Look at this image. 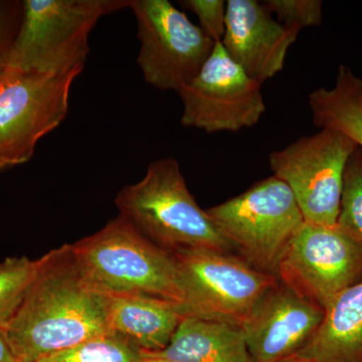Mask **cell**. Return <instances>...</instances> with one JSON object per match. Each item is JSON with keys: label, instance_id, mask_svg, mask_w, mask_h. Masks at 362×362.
I'll return each mask as SVG.
<instances>
[{"label": "cell", "instance_id": "12", "mask_svg": "<svg viewBox=\"0 0 362 362\" xmlns=\"http://www.w3.org/2000/svg\"><path fill=\"white\" fill-rule=\"evenodd\" d=\"M323 317V308L278 279L242 326L252 362H282L296 356Z\"/></svg>", "mask_w": 362, "mask_h": 362}, {"label": "cell", "instance_id": "24", "mask_svg": "<svg viewBox=\"0 0 362 362\" xmlns=\"http://www.w3.org/2000/svg\"><path fill=\"white\" fill-rule=\"evenodd\" d=\"M0 362H20L14 356L2 327H0Z\"/></svg>", "mask_w": 362, "mask_h": 362}, {"label": "cell", "instance_id": "16", "mask_svg": "<svg viewBox=\"0 0 362 362\" xmlns=\"http://www.w3.org/2000/svg\"><path fill=\"white\" fill-rule=\"evenodd\" d=\"M175 362H252L240 326L185 317L168 346L156 351Z\"/></svg>", "mask_w": 362, "mask_h": 362}, {"label": "cell", "instance_id": "22", "mask_svg": "<svg viewBox=\"0 0 362 362\" xmlns=\"http://www.w3.org/2000/svg\"><path fill=\"white\" fill-rule=\"evenodd\" d=\"M181 6L194 13L199 21V28L214 42L223 40L226 30V9L225 0H183Z\"/></svg>", "mask_w": 362, "mask_h": 362}, {"label": "cell", "instance_id": "10", "mask_svg": "<svg viewBox=\"0 0 362 362\" xmlns=\"http://www.w3.org/2000/svg\"><path fill=\"white\" fill-rule=\"evenodd\" d=\"M277 278L325 309L362 281V244L334 226L304 221L279 262Z\"/></svg>", "mask_w": 362, "mask_h": 362}, {"label": "cell", "instance_id": "6", "mask_svg": "<svg viewBox=\"0 0 362 362\" xmlns=\"http://www.w3.org/2000/svg\"><path fill=\"white\" fill-rule=\"evenodd\" d=\"M206 211L245 261L276 277L286 247L305 221L291 189L275 175Z\"/></svg>", "mask_w": 362, "mask_h": 362}, {"label": "cell", "instance_id": "20", "mask_svg": "<svg viewBox=\"0 0 362 362\" xmlns=\"http://www.w3.org/2000/svg\"><path fill=\"white\" fill-rule=\"evenodd\" d=\"M337 226L362 244V150L357 148L345 168Z\"/></svg>", "mask_w": 362, "mask_h": 362}, {"label": "cell", "instance_id": "27", "mask_svg": "<svg viewBox=\"0 0 362 362\" xmlns=\"http://www.w3.org/2000/svg\"><path fill=\"white\" fill-rule=\"evenodd\" d=\"M20 362H23V361H20Z\"/></svg>", "mask_w": 362, "mask_h": 362}, {"label": "cell", "instance_id": "17", "mask_svg": "<svg viewBox=\"0 0 362 362\" xmlns=\"http://www.w3.org/2000/svg\"><path fill=\"white\" fill-rule=\"evenodd\" d=\"M309 106L317 127L338 131L362 150V78L351 69L340 65L334 86L314 90Z\"/></svg>", "mask_w": 362, "mask_h": 362}, {"label": "cell", "instance_id": "15", "mask_svg": "<svg viewBox=\"0 0 362 362\" xmlns=\"http://www.w3.org/2000/svg\"><path fill=\"white\" fill-rule=\"evenodd\" d=\"M293 357L309 362H362V281L327 305L316 334Z\"/></svg>", "mask_w": 362, "mask_h": 362}, {"label": "cell", "instance_id": "14", "mask_svg": "<svg viewBox=\"0 0 362 362\" xmlns=\"http://www.w3.org/2000/svg\"><path fill=\"white\" fill-rule=\"evenodd\" d=\"M180 304L143 295L108 296L111 334L127 340L142 351H161L182 321Z\"/></svg>", "mask_w": 362, "mask_h": 362}, {"label": "cell", "instance_id": "5", "mask_svg": "<svg viewBox=\"0 0 362 362\" xmlns=\"http://www.w3.org/2000/svg\"><path fill=\"white\" fill-rule=\"evenodd\" d=\"M177 269L183 318L240 326L278 278L250 265L240 255L214 250L171 252Z\"/></svg>", "mask_w": 362, "mask_h": 362}, {"label": "cell", "instance_id": "28", "mask_svg": "<svg viewBox=\"0 0 362 362\" xmlns=\"http://www.w3.org/2000/svg\"><path fill=\"white\" fill-rule=\"evenodd\" d=\"M307 362H309V361H307Z\"/></svg>", "mask_w": 362, "mask_h": 362}, {"label": "cell", "instance_id": "21", "mask_svg": "<svg viewBox=\"0 0 362 362\" xmlns=\"http://www.w3.org/2000/svg\"><path fill=\"white\" fill-rule=\"evenodd\" d=\"M263 4L279 23L298 32L323 21L321 0H266Z\"/></svg>", "mask_w": 362, "mask_h": 362}, {"label": "cell", "instance_id": "8", "mask_svg": "<svg viewBox=\"0 0 362 362\" xmlns=\"http://www.w3.org/2000/svg\"><path fill=\"white\" fill-rule=\"evenodd\" d=\"M140 51L137 64L152 87L178 93L201 71L213 40L168 0H131Z\"/></svg>", "mask_w": 362, "mask_h": 362}, {"label": "cell", "instance_id": "1", "mask_svg": "<svg viewBox=\"0 0 362 362\" xmlns=\"http://www.w3.org/2000/svg\"><path fill=\"white\" fill-rule=\"evenodd\" d=\"M37 261L32 284L4 328L18 361L35 362L111 334L108 296L85 277L71 245L52 250Z\"/></svg>", "mask_w": 362, "mask_h": 362}, {"label": "cell", "instance_id": "11", "mask_svg": "<svg viewBox=\"0 0 362 362\" xmlns=\"http://www.w3.org/2000/svg\"><path fill=\"white\" fill-rule=\"evenodd\" d=\"M261 87L216 42L199 74L177 93L181 125L206 133L251 128L266 112Z\"/></svg>", "mask_w": 362, "mask_h": 362}, {"label": "cell", "instance_id": "18", "mask_svg": "<svg viewBox=\"0 0 362 362\" xmlns=\"http://www.w3.org/2000/svg\"><path fill=\"white\" fill-rule=\"evenodd\" d=\"M142 350L127 340L109 334L93 338L35 362H141Z\"/></svg>", "mask_w": 362, "mask_h": 362}, {"label": "cell", "instance_id": "3", "mask_svg": "<svg viewBox=\"0 0 362 362\" xmlns=\"http://www.w3.org/2000/svg\"><path fill=\"white\" fill-rule=\"evenodd\" d=\"M90 285L107 296L143 295L180 304L173 255L118 214L89 237L71 244Z\"/></svg>", "mask_w": 362, "mask_h": 362}, {"label": "cell", "instance_id": "7", "mask_svg": "<svg viewBox=\"0 0 362 362\" xmlns=\"http://www.w3.org/2000/svg\"><path fill=\"white\" fill-rule=\"evenodd\" d=\"M81 74L6 71L0 80V175L30 161L40 140L65 120Z\"/></svg>", "mask_w": 362, "mask_h": 362}, {"label": "cell", "instance_id": "25", "mask_svg": "<svg viewBox=\"0 0 362 362\" xmlns=\"http://www.w3.org/2000/svg\"><path fill=\"white\" fill-rule=\"evenodd\" d=\"M141 362H175L169 361L168 358H164L156 352L142 351V361Z\"/></svg>", "mask_w": 362, "mask_h": 362}, {"label": "cell", "instance_id": "2", "mask_svg": "<svg viewBox=\"0 0 362 362\" xmlns=\"http://www.w3.org/2000/svg\"><path fill=\"white\" fill-rule=\"evenodd\" d=\"M115 204L121 216L169 252L235 250L190 194L173 157L150 163L142 180L119 190Z\"/></svg>", "mask_w": 362, "mask_h": 362}, {"label": "cell", "instance_id": "4", "mask_svg": "<svg viewBox=\"0 0 362 362\" xmlns=\"http://www.w3.org/2000/svg\"><path fill=\"white\" fill-rule=\"evenodd\" d=\"M130 1L23 0V18L7 70L49 75L82 73L95 26L104 16L129 8Z\"/></svg>", "mask_w": 362, "mask_h": 362}, {"label": "cell", "instance_id": "9", "mask_svg": "<svg viewBox=\"0 0 362 362\" xmlns=\"http://www.w3.org/2000/svg\"><path fill=\"white\" fill-rule=\"evenodd\" d=\"M356 149L342 133L321 129L272 152V171L291 189L305 221L337 225L345 168Z\"/></svg>", "mask_w": 362, "mask_h": 362}, {"label": "cell", "instance_id": "26", "mask_svg": "<svg viewBox=\"0 0 362 362\" xmlns=\"http://www.w3.org/2000/svg\"><path fill=\"white\" fill-rule=\"evenodd\" d=\"M282 362H307V361H302V359L295 358V357H291V358L287 359V361H284Z\"/></svg>", "mask_w": 362, "mask_h": 362}, {"label": "cell", "instance_id": "19", "mask_svg": "<svg viewBox=\"0 0 362 362\" xmlns=\"http://www.w3.org/2000/svg\"><path fill=\"white\" fill-rule=\"evenodd\" d=\"M39 261L25 256L8 257L0 263V327L18 310L37 274Z\"/></svg>", "mask_w": 362, "mask_h": 362}, {"label": "cell", "instance_id": "13", "mask_svg": "<svg viewBox=\"0 0 362 362\" xmlns=\"http://www.w3.org/2000/svg\"><path fill=\"white\" fill-rule=\"evenodd\" d=\"M221 45L250 77L263 84L284 68L286 57L300 32L274 18L263 2L228 0Z\"/></svg>", "mask_w": 362, "mask_h": 362}, {"label": "cell", "instance_id": "23", "mask_svg": "<svg viewBox=\"0 0 362 362\" xmlns=\"http://www.w3.org/2000/svg\"><path fill=\"white\" fill-rule=\"evenodd\" d=\"M23 0H0V80L8 66L9 56L23 18Z\"/></svg>", "mask_w": 362, "mask_h": 362}]
</instances>
